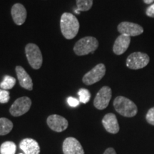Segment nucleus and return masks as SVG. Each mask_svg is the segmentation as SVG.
I'll return each mask as SVG.
<instances>
[{"instance_id": "f257e3e1", "label": "nucleus", "mask_w": 154, "mask_h": 154, "mask_svg": "<svg viewBox=\"0 0 154 154\" xmlns=\"http://www.w3.org/2000/svg\"><path fill=\"white\" fill-rule=\"evenodd\" d=\"M60 27L63 36L66 39H72L78 34L79 22L74 14L65 12L61 15Z\"/></svg>"}, {"instance_id": "f03ea898", "label": "nucleus", "mask_w": 154, "mask_h": 154, "mask_svg": "<svg viewBox=\"0 0 154 154\" xmlns=\"http://www.w3.org/2000/svg\"><path fill=\"white\" fill-rule=\"evenodd\" d=\"M113 106L119 114L128 118L135 116L138 112V108L134 102L122 96L116 98L113 101Z\"/></svg>"}, {"instance_id": "7ed1b4c3", "label": "nucleus", "mask_w": 154, "mask_h": 154, "mask_svg": "<svg viewBox=\"0 0 154 154\" xmlns=\"http://www.w3.org/2000/svg\"><path fill=\"white\" fill-rule=\"evenodd\" d=\"M99 47V42L93 36H85L75 44L74 51L78 56L87 55L94 53Z\"/></svg>"}, {"instance_id": "20e7f679", "label": "nucleus", "mask_w": 154, "mask_h": 154, "mask_svg": "<svg viewBox=\"0 0 154 154\" xmlns=\"http://www.w3.org/2000/svg\"><path fill=\"white\" fill-rule=\"evenodd\" d=\"M25 53L28 62L34 69H39L43 63L41 50L35 44L29 43L25 47Z\"/></svg>"}, {"instance_id": "39448f33", "label": "nucleus", "mask_w": 154, "mask_h": 154, "mask_svg": "<svg viewBox=\"0 0 154 154\" xmlns=\"http://www.w3.org/2000/svg\"><path fill=\"white\" fill-rule=\"evenodd\" d=\"M150 58L147 54L143 52H134L126 59V66L128 69L137 70L143 69L149 63Z\"/></svg>"}, {"instance_id": "423d86ee", "label": "nucleus", "mask_w": 154, "mask_h": 154, "mask_svg": "<svg viewBox=\"0 0 154 154\" xmlns=\"http://www.w3.org/2000/svg\"><path fill=\"white\" fill-rule=\"evenodd\" d=\"M105 65L103 63H99L83 76L82 81L84 84L90 86L101 81L102 78L105 76Z\"/></svg>"}, {"instance_id": "0eeeda50", "label": "nucleus", "mask_w": 154, "mask_h": 154, "mask_svg": "<svg viewBox=\"0 0 154 154\" xmlns=\"http://www.w3.org/2000/svg\"><path fill=\"white\" fill-rule=\"evenodd\" d=\"M32 106V100L27 96H23L17 99L11 106L9 112L13 116L18 117L28 112Z\"/></svg>"}, {"instance_id": "6e6552de", "label": "nucleus", "mask_w": 154, "mask_h": 154, "mask_svg": "<svg viewBox=\"0 0 154 154\" xmlns=\"http://www.w3.org/2000/svg\"><path fill=\"white\" fill-rule=\"evenodd\" d=\"M112 96V91L109 86H103L96 94L94 101V105L99 110L105 109L109 104Z\"/></svg>"}, {"instance_id": "1a4fd4ad", "label": "nucleus", "mask_w": 154, "mask_h": 154, "mask_svg": "<svg viewBox=\"0 0 154 154\" xmlns=\"http://www.w3.org/2000/svg\"><path fill=\"white\" fill-rule=\"evenodd\" d=\"M117 30L121 34L128 36H136L143 33V28L136 23L123 22L117 26Z\"/></svg>"}, {"instance_id": "9d476101", "label": "nucleus", "mask_w": 154, "mask_h": 154, "mask_svg": "<svg viewBox=\"0 0 154 154\" xmlns=\"http://www.w3.org/2000/svg\"><path fill=\"white\" fill-rule=\"evenodd\" d=\"M47 124L51 130L56 132H62L68 127L69 123L66 119L59 115L54 114L47 118Z\"/></svg>"}, {"instance_id": "9b49d317", "label": "nucleus", "mask_w": 154, "mask_h": 154, "mask_svg": "<svg viewBox=\"0 0 154 154\" xmlns=\"http://www.w3.org/2000/svg\"><path fill=\"white\" fill-rule=\"evenodd\" d=\"M63 154H84L82 145L76 138H66L63 143Z\"/></svg>"}, {"instance_id": "f8f14e48", "label": "nucleus", "mask_w": 154, "mask_h": 154, "mask_svg": "<svg viewBox=\"0 0 154 154\" xmlns=\"http://www.w3.org/2000/svg\"><path fill=\"white\" fill-rule=\"evenodd\" d=\"M11 14L14 22L19 26L24 24L27 17L26 9H25L24 5L19 3L13 5V7H11Z\"/></svg>"}, {"instance_id": "ddd939ff", "label": "nucleus", "mask_w": 154, "mask_h": 154, "mask_svg": "<svg viewBox=\"0 0 154 154\" xmlns=\"http://www.w3.org/2000/svg\"><path fill=\"white\" fill-rule=\"evenodd\" d=\"M131 37L124 34H120L115 40L113 47V51L115 54L121 55L124 54L129 47Z\"/></svg>"}, {"instance_id": "4468645a", "label": "nucleus", "mask_w": 154, "mask_h": 154, "mask_svg": "<svg viewBox=\"0 0 154 154\" xmlns=\"http://www.w3.org/2000/svg\"><path fill=\"white\" fill-rule=\"evenodd\" d=\"M19 85L25 89L32 91L33 89V82L29 75L22 66H17L15 69Z\"/></svg>"}, {"instance_id": "2eb2a0df", "label": "nucleus", "mask_w": 154, "mask_h": 154, "mask_svg": "<svg viewBox=\"0 0 154 154\" xmlns=\"http://www.w3.org/2000/svg\"><path fill=\"white\" fill-rule=\"evenodd\" d=\"M102 124L104 128L110 134H117L119 131V125L115 114L112 113H107L102 119Z\"/></svg>"}, {"instance_id": "dca6fc26", "label": "nucleus", "mask_w": 154, "mask_h": 154, "mask_svg": "<svg viewBox=\"0 0 154 154\" xmlns=\"http://www.w3.org/2000/svg\"><path fill=\"white\" fill-rule=\"evenodd\" d=\"M21 150L25 154H39L40 147L38 142L32 138H24L19 143Z\"/></svg>"}, {"instance_id": "f3484780", "label": "nucleus", "mask_w": 154, "mask_h": 154, "mask_svg": "<svg viewBox=\"0 0 154 154\" xmlns=\"http://www.w3.org/2000/svg\"><path fill=\"white\" fill-rule=\"evenodd\" d=\"M13 128L12 122L7 118H0V136H5Z\"/></svg>"}, {"instance_id": "a211bd4d", "label": "nucleus", "mask_w": 154, "mask_h": 154, "mask_svg": "<svg viewBox=\"0 0 154 154\" xmlns=\"http://www.w3.org/2000/svg\"><path fill=\"white\" fill-rule=\"evenodd\" d=\"M17 146L12 141H6L1 145L0 153L1 154H15Z\"/></svg>"}, {"instance_id": "6ab92c4d", "label": "nucleus", "mask_w": 154, "mask_h": 154, "mask_svg": "<svg viewBox=\"0 0 154 154\" xmlns=\"http://www.w3.org/2000/svg\"><path fill=\"white\" fill-rule=\"evenodd\" d=\"M15 84H16V79L14 77L8 76V75H6L4 77L3 81L0 84V87L2 89L4 90H9L11 89L14 87Z\"/></svg>"}, {"instance_id": "aec40b11", "label": "nucleus", "mask_w": 154, "mask_h": 154, "mask_svg": "<svg viewBox=\"0 0 154 154\" xmlns=\"http://www.w3.org/2000/svg\"><path fill=\"white\" fill-rule=\"evenodd\" d=\"M77 9L79 11H86L91 9L93 0H76Z\"/></svg>"}, {"instance_id": "412c9836", "label": "nucleus", "mask_w": 154, "mask_h": 154, "mask_svg": "<svg viewBox=\"0 0 154 154\" xmlns=\"http://www.w3.org/2000/svg\"><path fill=\"white\" fill-rule=\"evenodd\" d=\"M78 94L79 96V101L83 103H88L91 99V94L86 88H81L78 92Z\"/></svg>"}, {"instance_id": "4be33fe9", "label": "nucleus", "mask_w": 154, "mask_h": 154, "mask_svg": "<svg viewBox=\"0 0 154 154\" xmlns=\"http://www.w3.org/2000/svg\"><path fill=\"white\" fill-rule=\"evenodd\" d=\"M10 96H9V92L7 90L0 89V103H6L9 101Z\"/></svg>"}, {"instance_id": "5701e85b", "label": "nucleus", "mask_w": 154, "mask_h": 154, "mask_svg": "<svg viewBox=\"0 0 154 154\" xmlns=\"http://www.w3.org/2000/svg\"><path fill=\"white\" fill-rule=\"evenodd\" d=\"M146 119L149 124L154 126V107L151 108L146 116Z\"/></svg>"}, {"instance_id": "b1692460", "label": "nucleus", "mask_w": 154, "mask_h": 154, "mask_svg": "<svg viewBox=\"0 0 154 154\" xmlns=\"http://www.w3.org/2000/svg\"><path fill=\"white\" fill-rule=\"evenodd\" d=\"M67 103H68V104L70 106L76 107L79 105L80 101H79V100L76 99V98H74V97H72V96H70V97H69L68 99H67Z\"/></svg>"}, {"instance_id": "393cba45", "label": "nucleus", "mask_w": 154, "mask_h": 154, "mask_svg": "<svg viewBox=\"0 0 154 154\" xmlns=\"http://www.w3.org/2000/svg\"><path fill=\"white\" fill-rule=\"evenodd\" d=\"M146 14L148 17H151V18H154V3L151 4V5L146 9Z\"/></svg>"}, {"instance_id": "a878e982", "label": "nucleus", "mask_w": 154, "mask_h": 154, "mask_svg": "<svg viewBox=\"0 0 154 154\" xmlns=\"http://www.w3.org/2000/svg\"><path fill=\"white\" fill-rule=\"evenodd\" d=\"M103 154H116V153L115 150L113 148H109V149L106 150Z\"/></svg>"}, {"instance_id": "bb28decb", "label": "nucleus", "mask_w": 154, "mask_h": 154, "mask_svg": "<svg viewBox=\"0 0 154 154\" xmlns=\"http://www.w3.org/2000/svg\"><path fill=\"white\" fill-rule=\"evenodd\" d=\"M154 0H143V2L147 5H150V4H153Z\"/></svg>"}, {"instance_id": "cd10ccee", "label": "nucleus", "mask_w": 154, "mask_h": 154, "mask_svg": "<svg viewBox=\"0 0 154 154\" xmlns=\"http://www.w3.org/2000/svg\"><path fill=\"white\" fill-rule=\"evenodd\" d=\"M19 154H23V153H19Z\"/></svg>"}]
</instances>
